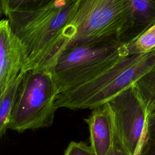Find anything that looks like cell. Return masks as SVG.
I'll return each instance as SVG.
<instances>
[{"instance_id": "1", "label": "cell", "mask_w": 155, "mask_h": 155, "mask_svg": "<svg viewBox=\"0 0 155 155\" xmlns=\"http://www.w3.org/2000/svg\"><path fill=\"white\" fill-rule=\"evenodd\" d=\"M77 0H53L35 10L5 15L10 27L22 44L27 62L23 70L51 71L58 58L60 38Z\"/></svg>"}, {"instance_id": "2", "label": "cell", "mask_w": 155, "mask_h": 155, "mask_svg": "<svg viewBox=\"0 0 155 155\" xmlns=\"http://www.w3.org/2000/svg\"><path fill=\"white\" fill-rule=\"evenodd\" d=\"M128 12L129 0H77L62 32L58 58L77 46L119 43Z\"/></svg>"}, {"instance_id": "3", "label": "cell", "mask_w": 155, "mask_h": 155, "mask_svg": "<svg viewBox=\"0 0 155 155\" xmlns=\"http://www.w3.org/2000/svg\"><path fill=\"white\" fill-rule=\"evenodd\" d=\"M154 66L155 48L127 56L93 79L58 94L55 107L73 110L97 108L133 85Z\"/></svg>"}, {"instance_id": "4", "label": "cell", "mask_w": 155, "mask_h": 155, "mask_svg": "<svg viewBox=\"0 0 155 155\" xmlns=\"http://www.w3.org/2000/svg\"><path fill=\"white\" fill-rule=\"evenodd\" d=\"M58 90L50 71H24L11 114L8 128L22 132L50 126L57 110Z\"/></svg>"}, {"instance_id": "5", "label": "cell", "mask_w": 155, "mask_h": 155, "mask_svg": "<svg viewBox=\"0 0 155 155\" xmlns=\"http://www.w3.org/2000/svg\"><path fill=\"white\" fill-rule=\"evenodd\" d=\"M120 45L77 46L63 52L50 71L58 94L93 79L125 58L119 51Z\"/></svg>"}, {"instance_id": "6", "label": "cell", "mask_w": 155, "mask_h": 155, "mask_svg": "<svg viewBox=\"0 0 155 155\" xmlns=\"http://www.w3.org/2000/svg\"><path fill=\"white\" fill-rule=\"evenodd\" d=\"M106 103L111 113L116 133L129 154L134 155L148 116L143 102L133 85Z\"/></svg>"}, {"instance_id": "7", "label": "cell", "mask_w": 155, "mask_h": 155, "mask_svg": "<svg viewBox=\"0 0 155 155\" xmlns=\"http://www.w3.org/2000/svg\"><path fill=\"white\" fill-rule=\"evenodd\" d=\"M27 62L24 48L12 31L8 19L0 20V93L24 70Z\"/></svg>"}, {"instance_id": "8", "label": "cell", "mask_w": 155, "mask_h": 155, "mask_svg": "<svg viewBox=\"0 0 155 155\" xmlns=\"http://www.w3.org/2000/svg\"><path fill=\"white\" fill-rule=\"evenodd\" d=\"M92 110L91 114L85 119L90 133V147L96 155H107L114 136L111 113L107 103Z\"/></svg>"}, {"instance_id": "9", "label": "cell", "mask_w": 155, "mask_h": 155, "mask_svg": "<svg viewBox=\"0 0 155 155\" xmlns=\"http://www.w3.org/2000/svg\"><path fill=\"white\" fill-rule=\"evenodd\" d=\"M155 24V0H129V12L119 38L128 44Z\"/></svg>"}, {"instance_id": "10", "label": "cell", "mask_w": 155, "mask_h": 155, "mask_svg": "<svg viewBox=\"0 0 155 155\" xmlns=\"http://www.w3.org/2000/svg\"><path fill=\"white\" fill-rule=\"evenodd\" d=\"M24 74V71L22 70L9 85L0 93V137L8 128L11 114Z\"/></svg>"}, {"instance_id": "11", "label": "cell", "mask_w": 155, "mask_h": 155, "mask_svg": "<svg viewBox=\"0 0 155 155\" xmlns=\"http://www.w3.org/2000/svg\"><path fill=\"white\" fill-rule=\"evenodd\" d=\"M133 85L143 102L148 114H155V66L139 78Z\"/></svg>"}, {"instance_id": "12", "label": "cell", "mask_w": 155, "mask_h": 155, "mask_svg": "<svg viewBox=\"0 0 155 155\" xmlns=\"http://www.w3.org/2000/svg\"><path fill=\"white\" fill-rule=\"evenodd\" d=\"M155 48V24L139 36L135 41L119 46V51L123 58L144 53Z\"/></svg>"}, {"instance_id": "13", "label": "cell", "mask_w": 155, "mask_h": 155, "mask_svg": "<svg viewBox=\"0 0 155 155\" xmlns=\"http://www.w3.org/2000/svg\"><path fill=\"white\" fill-rule=\"evenodd\" d=\"M134 155H155V114H148L144 132Z\"/></svg>"}, {"instance_id": "14", "label": "cell", "mask_w": 155, "mask_h": 155, "mask_svg": "<svg viewBox=\"0 0 155 155\" xmlns=\"http://www.w3.org/2000/svg\"><path fill=\"white\" fill-rule=\"evenodd\" d=\"M53 0H2L4 16L13 11L31 10L41 8Z\"/></svg>"}, {"instance_id": "15", "label": "cell", "mask_w": 155, "mask_h": 155, "mask_svg": "<svg viewBox=\"0 0 155 155\" xmlns=\"http://www.w3.org/2000/svg\"><path fill=\"white\" fill-rule=\"evenodd\" d=\"M64 155H96L91 147L80 142H71L65 151Z\"/></svg>"}, {"instance_id": "16", "label": "cell", "mask_w": 155, "mask_h": 155, "mask_svg": "<svg viewBox=\"0 0 155 155\" xmlns=\"http://www.w3.org/2000/svg\"><path fill=\"white\" fill-rule=\"evenodd\" d=\"M107 155H130L124 147L114 128V136L112 147Z\"/></svg>"}, {"instance_id": "17", "label": "cell", "mask_w": 155, "mask_h": 155, "mask_svg": "<svg viewBox=\"0 0 155 155\" xmlns=\"http://www.w3.org/2000/svg\"><path fill=\"white\" fill-rule=\"evenodd\" d=\"M4 16L3 7H2V0H0V20L2 19L1 18Z\"/></svg>"}]
</instances>
